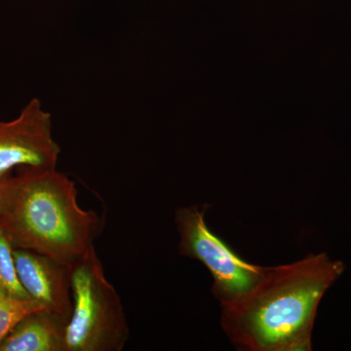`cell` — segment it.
I'll return each mask as SVG.
<instances>
[{
  "label": "cell",
  "mask_w": 351,
  "mask_h": 351,
  "mask_svg": "<svg viewBox=\"0 0 351 351\" xmlns=\"http://www.w3.org/2000/svg\"><path fill=\"white\" fill-rule=\"evenodd\" d=\"M345 269L325 253L265 267L250 290L221 304L223 332L239 350H311L318 306Z\"/></svg>",
  "instance_id": "obj_1"
},
{
  "label": "cell",
  "mask_w": 351,
  "mask_h": 351,
  "mask_svg": "<svg viewBox=\"0 0 351 351\" xmlns=\"http://www.w3.org/2000/svg\"><path fill=\"white\" fill-rule=\"evenodd\" d=\"M75 182L54 169L23 168L7 177L0 199V226L14 248L73 265L94 247L101 217L78 203Z\"/></svg>",
  "instance_id": "obj_2"
},
{
  "label": "cell",
  "mask_w": 351,
  "mask_h": 351,
  "mask_svg": "<svg viewBox=\"0 0 351 351\" xmlns=\"http://www.w3.org/2000/svg\"><path fill=\"white\" fill-rule=\"evenodd\" d=\"M73 311L64 351H121L129 327L121 300L95 247L71 265Z\"/></svg>",
  "instance_id": "obj_3"
},
{
  "label": "cell",
  "mask_w": 351,
  "mask_h": 351,
  "mask_svg": "<svg viewBox=\"0 0 351 351\" xmlns=\"http://www.w3.org/2000/svg\"><path fill=\"white\" fill-rule=\"evenodd\" d=\"M204 209L178 208L175 223L179 233V253L199 261L214 279L212 293L221 304L237 300L260 280L265 267L240 258L205 221Z\"/></svg>",
  "instance_id": "obj_4"
},
{
  "label": "cell",
  "mask_w": 351,
  "mask_h": 351,
  "mask_svg": "<svg viewBox=\"0 0 351 351\" xmlns=\"http://www.w3.org/2000/svg\"><path fill=\"white\" fill-rule=\"evenodd\" d=\"M60 154L52 117L39 99L27 101L15 119L0 121V177L14 168L54 169Z\"/></svg>",
  "instance_id": "obj_5"
},
{
  "label": "cell",
  "mask_w": 351,
  "mask_h": 351,
  "mask_svg": "<svg viewBox=\"0 0 351 351\" xmlns=\"http://www.w3.org/2000/svg\"><path fill=\"white\" fill-rule=\"evenodd\" d=\"M13 255L25 292L69 321L73 311L71 265L25 249L14 248Z\"/></svg>",
  "instance_id": "obj_6"
},
{
  "label": "cell",
  "mask_w": 351,
  "mask_h": 351,
  "mask_svg": "<svg viewBox=\"0 0 351 351\" xmlns=\"http://www.w3.org/2000/svg\"><path fill=\"white\" fill-rule=\"evenodd\" d=\"M69 321L49 309L27 314L0 343V351H64Z\"/></svg>",
  "instance_id": "obj_7"
},
{
  "label": "cell",
  "mask_w": 351,
  "mask_h": 351,
  "mask_svg": "<svg viewBox=\"0 0 351 351\" xmlns=\"http://www.w3.org/2000/svg\"><path fill=\"white\" fill-rule=\"evenodd\" d=\"M13 249L12 243L0 226V290L17 299H32L20 282Z\"/></svg>",
  "instance_id": "obj_8"
},
{
  "label": "cell",
  "mask_w": 351,
  "mask_h": 351,
  "mask_svg": "<svg viewBox=\"0 0 351 351\" xmlns=\"http://www.w3.org/2000/svg\"><path fill=\"white\" fill-rule=\"evenodd\" d=\"M47 309L34 299H17L0 290V343L27 314Z\"/></svg>",
  "instance_id": "obj_9"
},
{
  "label": "cell",
  "mask_w": 351,
  "mask_h": 351,
  "mask_svg": "<svg viewBox=\"0 0 351 351\" xmlns=\"http://www.w3.org/2000/svg\"><path fill=\"white\" fill-rule=\"evenodd\" d=\"M8 176L9 175L4 176V177H0V199H1L2 191H3V186L4 184H5V181Z\"/></svg>",
  "instance_id": "obj_10"
}]
</instances>
